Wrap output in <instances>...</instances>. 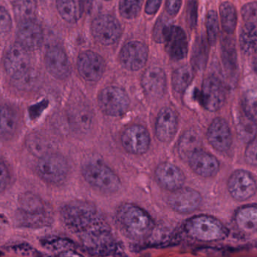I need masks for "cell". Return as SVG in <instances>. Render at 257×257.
Here are the masks:
<instances>
[{"instance_id": "obj_24", "label": "cell", "mask_w": 257, "mask_h": 257, "mask_svg": "<svg viewBox=\"0 0 257 257\" xmlns=\"http://www.w3.org/2000/svg\"><path fill=\"white\" fill-rule=\"evenodd\" d=\"M156 178L158 182L167 190L175 191L183 187L185 176L175 164L165 162L160 164L156 169Z\"/></svg>"}, {"instance_id": "obj_5", "label": "cell", "mask_w": 257, "mask_h": 257, "mask_svg": "<svg viewBox=\"0 0 257 257\" xmlns=\"http://www.w3.org/2000/svg\"><path fill=\"white\" fill-rule=\"evenodd\" d=\"M81 240L83 247L91 254L106 256L117 250V242L103 220L81 234Z\"/></svg>"}, {"instance_id": "obj_19", "label": "cell", "mask_w": 257, "mask_h": 257, "mask_svg": "<svg viewBox=\"0 0 257 257\" xmlns=\"http://www.w3.org/2000/svg\"><path fill=\"white\" fill-rule=\"evenodd\" d=\"M141 83L148 96L153 98H162L166 90V73L159 66H151L144 72Z\"/></svg>"}, {"instance_id": "obj_9", "label": "cell", "mask_w": 257, "mask_h": 257, "mask_svg": "<svg viewBox=\"0 0 257 257\" xmlns=\"http://www.w3.org/2000/svg\"><path fill=\"white\" fill-rule=\"evenodd\" d=\"M91 30L94 39L104 45L115 43L122 34L120 23L110 15H101L96 17L92 22Z\"/></svg>"}, {"instance_id": "obj_10", "label": "cell", "mask_w": 257, "mask_h": 257, "mask_svg": "<svg viewBox=\"0 0 257 257\" xmlns=\"http://www.w3.org/2000/svg\"><path fill=\"white\" fill-rule=\"evenodd\" d=\"M199 95L202 105L210 112L220 110L226 100L224 86L215 75H210L204 80L202 92Z\"/></svg>"}, {"instance_id": "obj_14", "label": "cell", "mask_w": 257, "mask_h": 257, "mask_svg": "<svg viewBox=\"0 0 257 257\" xmlns=\"http://www.w3.org/2000/svg\"><path fill=\"white\" fill-rule=\"evenodd\" d=\"M202 201L200 193L188 187H181L172 192L169 199L171 208L181 214H189L196 211Z\"/></svg>"}, {"instance_id": "obj_2", "label": "cell", "mask_w": 257, "mask_h": 257, "mask_svg": "<svg viewBox=\"0 0 257 257\" xmlns=\"http://www.w3.org/2000/svg\"><path fill=\"white\" fill-rule=\"evenodd\" d=\"M17 220L24 227L42 228L50 226L54 218L51 208L42 199L27 193L20 197Z\"/></svg>"}, {"instance_id": "obj_37", "label": "cell", "mask_w": 257, "mask_h": 257, "mask_svg": "<svg viewBox=\"0 0 257 257\" xmlns=\"http://www.w3.org/2000/svg\"><path fill=\"white\" fill-rule=\"evenodd\" d=\"M42 245L54 251H72L75 248V244L71 240L60 237H48L42 241Z\"/></svg>"}, {"instance_id": "obj_38", "label": "cell", "mask_w": 257, "mask_h": 257, "mask_svg": "<svg viewBox=\"0 0 257 257\" xmlns=\"http://www.w3.org/2000/svg\"><path fill=\"white\" fill-rule=\"evenodd\" d=\"M235 43L231 39L224 40L223 45V59L225 66L229 70L233 71L237 67V55Z\"/></svg>"}, {"instance_id": "obj_45", "label": "cell", "mask_w": 257, "mask_h": 257, "mask_svg": "<svg viewBox=\"0 0 257 257\" xmlns=\"http://www.w3.org/2000/svg\"><path fill=\"white\" fill-rule=\"evenodd\" d=\"M245 159L248 164L257 165V137L247 145L245 150Z\"/></svg>"}, {"instance_id": "obj_29", "label": "cell", "mask_w": 257, "mask_h": 257, "mask_svg": "<svg viewBox=\"0 0 257 257\" xmlns=\"http://www.w3.org/2000/svg\"><path fill=\"white\" fill-rule=\"evenodd\" d=\"M17 128V117L12 109L0 105V140H10Z\"/></svg>"}, {"instance_id": "obj_47", "label": "cell", "mask_w": 257, "mask_h": 257, "mask_svg": "<svg viewBox=\"0 0 257 257\" xmlns=\"http://www.w3.org/2000/svg\"><path fill=\"white\" fill-rule=\"evenodd\" d=\"M168 24H166L163 20L160 19L157 21L154 30V38L156 42L160 43L164 42V32Z\"/></svg>"}, {"instance_id": "obj_7", "label": "cell", "mask_w": 257, "mask_h": 257, "mask_svg": "<svg viewBox=\"0 0 257 257\" xmlns=\"http://www.w3.org/2000/svg\"><path fill=\"white\" fill-rule=\"evenodd\" d=\"M36 169L42 180L50 184H56L66 179L69 172V165L63 155L49 153L39 158Z\"/></svg>"}, {"instance_id": "obj_32", "label": "cell", "mask_w": 257, "mask_h": 257, "mask_svg": "<svg viewBox=\"0 0 257 257\" xmlns=\"http://www.w3.org/2000/svg\"><path fill=\"white\" fill-rule=\"evenodd\" d=\"M222 27L225 33L232 34L237 26V11L235 6L229 2L221 3L220 6Z\"/></svg>"}, {"instance_id": "obj_25", "label": "cell", "mask_w": 257, "mask_h": 257, "mask_svg": "<svg viewBox=\"0 0 257 257\" xmlns=\"http://www.w3.org/2000/svg\"><path fill=\"white\" fill-rule=\"evenodd\" d=\"M72 126L78 132L87 133L91 129L94 121V113L88 103L81 99L73 106L70 113Z\"/></svg>"}, {"instance_id": "obj_3", "label": "cell", "mask_w": 257, "mask_h": 257, "mask_svg": "<svg viewBox=\"0 0 257 257\" xmlns=\"http://www.w3.org/2000/svg\"><path fill=\"white\" fill-rule=\"evenodd\" d=\"M61 217L69 229L80 234L103 220L92 204L83 201H75L65 205L61 209Z\"/></svg>"}, {"instance_id": "obj_26", "label": "cell", "mask_w": 257, "mask_h": 257, "mask_svg": "<svg viewBox=\"0 0 257 257\" xmlns=\"http://www.w3.org/2000/svg\"><path fill=\"white\" fill-rule=\"evenodd\" d=\"M237 134L241 141L249 143L257 137V122L242 109L235 117Z\"/></svg>"}, {"instance_id": "obj_28", "label": "cell", "mask_w": 257, "mask_h": 257, "mask_svg": "<svg viewBox=\"0 0 257 257\" xmlns=\"http://www.w3.org/2000/svg\"><path fill=\"white\" fill-rule=\"evenodd\" d=\"M200 149H202V138L199 133L193 129L186 131L178 143V153L181 158L188 161L194 152Z\"/></svg>"}, {"instance_id": "obj_23", "label": "cell", "mask_w": 257, "mask_h": 257, "mask_svg": "<svg viewBox=\"0 0 257 257\" xmlns=\"http://www.w3.org/2000/svg\"><path fill=\"white\" fill-rule=\"evenodd\" d=\"M188 162L192 170L203 178L214 176L220 168L218 160L202 149L194 152L189 158Z\"/></svg>"}, {"instance_id": "obj_33", "label": "cell", "mask_w": 257, "mask_h": 257, "mask_svg": "<svg viewBox=\"0 0 257 257\" xmlns=\"http://www.w3.org/2000/svg\"><path fill=\"white\" fill-rule=\"evenodd\" d=\"M194 73L191 66L188 65L181 66L177 69L172 75V86L178 93H182L193 81Z\"/></svg>"}, {"instance_id": "obj_8", "label": "cell", "mask_w": 257, "mask_h": 257, "mask_svg": "<svg viewBox=\"0 0 257 257\" xmlns=\"http://www.w3.org/2000/svg\"><path fill=\"white\" fill-rule=\"evenodd\" d=\"M98 104L105 114L120 116L127 111L130 98L123 89L110 86L101 91L98 96Z\"/></svg>"}, {"instance_id": "obj_50", "label": "cell", "mask_w": 257, "mask_h": 257, "mask_svg": "<svg viewBox=\"0 0 257 257\" xmlns=\"http://www.w3.org/2000/svg\"><path fill=\"white\" fill-rule=\"evenodd\" d=\"M161 3L162 2L160 0H149V1L147 2L146 6H145V12L148 15L157 13V11L160 9Z\"/></svg>"}, {"instance_id": "obj_27", "label": "cell", "mask_w": 257, "mask_h": 257, "mask_svg": "<svg viewBox=\"0 0 257 257\" xmlns=\"http://www.w3.org/2000/svg\"><path fill=\"white\" fill-rule=\"evenodd\" d=\"M235 222L243 232H257V205L241 207L235 214Z\"/></svg>"}, {"instance_id": "obj_42", "label": "cell", "mask_w": 257, "mask_h": 257, "mask_svg": "<svg viewBox=\"0 0 257 257\" xmlns=\"http://www.w3.org/2000/svg\"><path fill=\"white\" fill-rule=\"evenodd\" d=\"M241 109L257 122V92L252 91L246 94Z\"/></svg>"}, {"instance_id": "obj_20", "label": "cell", "mask_w": 257, "mask_h": 257, "mask_svg": "<svg viewBox=\"0 0 257 257\" xmlns=\"http://www.w3.org/2000/svg\"><path fill=\"white\" fill-rule=\"evenodd\" d=\"M45 61L48 72L55 78L64 79L70 74L67 55L60 47L50 48L45 54Z\"/></svg>"}, {"instance_id": "obj_36", "label": "cell", "mask_w": 257, "mask_h": 257, "mask_svg": "<svg viewBox=\"0 0 257 257\" xmlns=\"http://www.w3.org/2000/svg\"><path fill=\"white\" fill-rule=\"evenodd\" d=\"M26 146L33 155L39 157V158L49 154L48 142L39 134H30L26 140Z\"/></svg>"}, {"instance_id": "obj_21", "label": "cell", "mask_w": 257, "mask_h": 257, "mask_svg": "<svg viewBox=\"0 0 257 257\" xmlns=\"http://www.w3.org/2000/svg\"><path fill=\"white\" fill-rule=\"evenodd\" d=\"M178 130L176 113L169 107L160 110L156 122L155 131L157 139L162 142H169L174 138Z\"/></svg>"}, {"instance_id": "obj_39", "label": "cell", "mask_w": 257, "mask_h": 257, "mask_svg": "<svg viewBox=\"0 0 257 257\" xmlns=\"http://www.w3.org/2000/svg\"><path fill=\"white\" fill-rule=\"evenodd\" d=\"M205 25H206L208 43L211 45H214L217 42L219 31L218 17L215 11L211 10L208 12Z\"/></svg>"}, {"instance_id": "obj_52", "label": "cell", "mask_w": 257, "mask_h": 257, "mask_svg": "<svg viewBox=\"0 0 257 257\" xmlns=\"http://www.w3.org/2000/svg\"><path fill=\"white\" fill-rule=\"evenodd\" d=\"M253 67H254L255 72H256L257 75V58L255 60L254 63H253Z\"/></svg>"}, {"instance_id": "obj_6", "label": "cell", "mask_w": 257, "mask_h": 257, "mask_svg": "<svg viewBox=\"0 0 257 257\" xmlns=\"http://www.w3.org/2000/svg\"><path fill=\"white\" fill-rule=\"evenodd\" d=\"M82 174L90 185L103 193H115L121 187L118 176L109 167L99 161L86 164L83 167Z\"/></svg>"}, {"instance_id": "obj_35", "label": "cell", "mask_w": 257, "mask_h": 257, "mask_svg": "<svg viewBox=\"0 0 257 257\" xmlns=\"http://www.w3.org/2000/svg\"><path fill=\"white\" fill-rule=\"evenodd\" d=\"M39 78L37 72L31 67L12 77L14 85L17 89L23 91H32L36 89L39 82Z\"/></svg>"}, {"instance_id": "obj_22", "label": "cell", "mask_w": 257, "mask_h": 257, "mask_svg": "<svg viewBox=\"0 0 257 257\" xmlns=\"http://www.w3.org/2000/svg\"><path fill=\"white\" fill-rule=\"evenodd\" d=\"M29 51L18 43L10 47L5 58V69L11 77L30 68Z\"/></svg>"}, {"instance_id": "obj_17", "label": "cell", "mask_w": 257, "mask_h": 257, "mask_svg": "<svg viewBox=\"0 0 257 257\" xmlns=\"http://www.w3.org/2000/svg\"><path fill=\"white\" fill-rule=\"evenodd\" d=\"M17 43L28 51L38 49L43 42V31L40 24L36 20L21 23L17 33Z\"/></svg>"}, {"instance_id": "obj_13", "label": "cell", "mask_w": 257, "mask_h": 257, "mask_svg": "<svg viewBox=\"0 0 257 257\" xmlns=\"http://www.w3.org/2000/svg\"><path fill=\"white\" fill-rule=\"evenodd\" d=\"M121 143L123 148L130 153L142 155L148 151L151 138L145 127L134 125L123 131Z\"/></svg>"}, {"instance_id": "obj_12", "label": "cell", "mask_w": 257, "mask_h": 257, "mask_svg": "<svg viewBox=\"0 0 257 257\" xmlns=\"http://www.w3.org/2000/svg\"><path fill=\"white\" fill-rule=\"evenodd\" d=\"M80 75L89 81H97L102 78L105 69L103 57L92 51H85L78 55L77 61Z\"/></svg>"}, {"instance_id": "obj_46", "label": "cell", "mask_w": 257, "mask_h": 257, "mask_svg": "<svg viewBox=\"0 0 257 257\" xmlns=\"http://www.w3.org/2000/svg\"><path fill=\"white\" fill-rule=\"evenodd\" d=\"M187 16H188L189 24L190 27H196L197 23V3L195 1H190L187 7Z\"/></svg>"}, {"instance_id": "obj_1", "label": "cell", "mask_w": 257, "mask_h": 257, "mask_svg": "<svg viewBox=\"0 0 257 257\" xmlns=\"http://www.w3.org/2000/svg\"><path fill=\"white\" fill-rule=\"evenodd\" d=\"M116 220L123 234L134 240L148 238L154 227L151 216L133 204L120 205L116 213Z\"/></svg>"}, {"instance_id": "obj_43", "label": "cell", "mask_w": 257, "mask_h": 257, "mask_svg": "<svg viewBox=\"0 0 257 257\" xmlns=\"http://www.w3.org/2000/svg\"><path fill=\"white\" fill-rule=\"evenodd\" d=\"M245 23H253L257 21V3H250L244 5L241 10Z\"/></svg>"}, {"instance_id": "obj_48", "label": "cell", "mask_w": 257, "mask_h": 257, "mask_svg": "<svg viewBox=\"0 0 257 257\" xmlns=\"http://www.w3.org/2000/svg\"><path fill=\"white\" fill-rule=\"evenodd\" d=\"M9 174L7 167L3 160L0 159V193L4 191L9 182Z\"/></svg>"}, {"instance_id": "obj_49", "label": "cell", "mask_w": 257, "mask_h": 257, "mask_svg": "<svg viewBox=\"0 0 257 257\" xmlns=\"http://www.w3.org/2000/svg\"><path fill=\"white\" fill-rule=\"evenodd\" d=\"M181 4H182V2L180 0H169L166 2V12L171 16H175L179 12Z\"/></svg>"}, {"instance_id": "obj_11", "label": "cell", "mask_w": 257, "mask_h": 257, "mask_svg": "<svg viewBox=\"0 0 257 257\" xmlns=\"http://www.w3.org/2000/svg\"><path fill=\"white\" fill-rule=\"evenodd\" d=\"M228 190L232 197L237 201H246L254 196L256 183L249 172L235 170L228 181Z\"/></svg>"}, {"instance_id": "obj_51", "label": "cell", "mask_w": 257, "mask_h": 257, "mask_svg": "<svg viewBox=\"0 0 257 257\" xmlns=\"http://www.w3.org/2000/svg\"><path fill=\"white\" fill-rule=\"evenodd\" d=\"M63 257H82L81 256H80L79 254H78V253H74L73 251H68L66 252V253H65L64 256Z\"/></svg>"}, {"instance_id": "obj_18", "label": "cell", "mask_w": 257, "mask_h": 257, "mask_svg": "<svg viewBox=\"0 0 257 257\" xmlns=\"http://www.w3.org/2000/svg\"><path fill=\"white\" fill-rule=\"evenodd\" d=\"M207 138L210 144L220 152H225L230 148L232 143V132L225 119L216 118L207 132Z\"/></svg>"}, {"instance_id": "obj_40", "label": "cell", "mask_w": 257, "mask_h": 257, "mask_svg": "<svg viewBox=\"0 0 257 257\" xmlns=\"http://www.w3.org/2000/svg\"><path fill=\"white\" fill-rule=\"evenodd\" d=\"M207 60L206 43L202 38L198 39L193 49V66L196 69H201L205 66Z\"/></svg>"}, {"instance_id": "obj_41", "label": "cell", "mask_w": 257, "mask_h": 257, "mask_svg": "<svg viewBox=\"0 0 257 257\" xmlns=\"http://www.w3.org/2000/svg\"><path fill=\"white\" fill-rule=\"evenodd\" d=\"M142 2L133 0H122L119 4V9L122 17L126 19L136 18L140 13Z\"/></svg>"}, {"instance_id": "obj_4", "label": "cell", "mask_w": 257, "mask_h": 257, "mask_svg": "<svg viewBox=\"0 0 257 257\" xmlns=\"http://www.w3.org/2000/svg\"><path fill=\"white\" fill-rule=\"evenodd\" d=\"M184 228L189 236L205 242L220 241L227 235V230L223 223L211 216L192 217L184 223Z\"/></svg>"}, {"instance_id": "obj_16", "label": "cell", "mask_w": 257, "mask_h": 257, "mask_svg": "<svg viewBox=\"0 0 257 257\" xmlns=\"http://www.w3.org/2000/svg\"><path fill=\"white\" fill-rule=\"evenodd\" d=\"M164 42L171 58L179 60L187 57L188 42L185 32L181 27L168 25L164 32Z\"/></svg>"}, {"instance_id": "obj_34", "label": "cell", "mask_w": 257, "mask_h": 257, "mask_svg": "<svg viewBox=\"0 0 257 257\" xmlns=\"http://www.w3.org/2000/svg\"><path fill=\"white\" fill-rule=\"evenodd\" d=\"M15 18L21 23L35 20L37 5L35 1L22 0L12 3Z\"/></svg>"}, {"instance_id": "obj_30", "label": "cell", "mask_w": 257, "mask_h": 257, "mask_svg": "<svg viewBox=\"0 0 257 257\" xmlns=\"http://www.w3.org/2000/svg\"><path fill=\"white\" fill-rule=\"evenodd\" d=\"M57 9L63 20L68 23H76L82 16L84 6L82 2L77 0H59Z\"/></svg>"}, {"instance_id": "obj_15", "label": "cell", "mask_w": 257, "mask_h": 257, "mask_svg": "<svg viewBox=\"0 0 257 257\" xmlns=\"http://www.w3.org/2000/svg\"><path fill=\"white\" fill-rule=\"evenodd\" d=\"M148 48L145 44L138 41L126 43L120 53V61L125 69L138 71L146 64Z\"/></svg>"}, {"instance_id": "obj_31", "label": "cell", "mask_w": 257, "mask_h": 257, "mask_svg": "<svg viewBox=\"0 0 257 257\" xmlns=\"http://www.w3.org/2000/svg\"><path fill=\"white\" fill-rule=\"evenodd\" d=\"M240 45L245 54H251L257 51V27L253 23H245L240 33Z\"/></svg>"}, {"instance_id": "obj_44", "label": "cell", "mask_w": 257, "mask_h": 257, "mask_svg": "<svg viewBox=\"0 0 257 257\" xmlns=\"http://www.w3.org/2000/svg\"><path fill=\"white\" fill-rule=\"evenodd\" d=\"M12 21L10 14L3 6H0V34H6L12 28Z\"/></svg>"}]
</instances>
